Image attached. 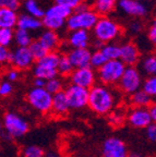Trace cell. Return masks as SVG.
I'll use <instances>...</instances> for the list:
<instances>
[{
	"label": "cell",
	"instance_id": "1",
	"mask_svg": "<svg viewBox=\"0 0 156 157\" xmlns=\"http://www.w3.org/2000/svg\"><path fill=\"white\" fill-rule=\"evenodd\" d=\"M116 106L115 92L109 86L95 84L88 90V107L98 116H108Z\"/></svg>",
	"mask_w": 156,
	"mask_h": 157
},
{
	"label": "cell",
	"instance_id": "2",
	"mask_svg": "<svg viewBox=\"0 0 156 157\" xmlns=\"http://www.w3.org/2000/svg\"><path fill=\"white\" fill-rule=\"evenodd\" d=\"M122 29L118 22L108 17H99L93 27V35L96 40L109 44L121 35Z\"/></svg>",
	"mask_w": 156,
	"mask_h": 157
},
{
	"label": "cell",
	"instance_id": "3",
	"mask_svg": "<svg viewBox=\"0 0 156 157\" xmlns=\"http://www.w3.org/2000/svg\"><path fill=\"white\" fill-rule=\"evenodd\" d=\"M60 54L57 52H49L45 57L35 61L33 67V75L34 78H43L45 81H48L50 78L58 76L57 72V64L59 61Z\"/></svg>",
	"mask_w": 156,
	"mask_h": 157
},
{
	"label": "cell",
	"instance_id": "4",
	"mask_svg": "<svg viewBox=\"0 0 156 157\" xmlns=\"http://www.w3.org/2000/svg\"><path fill=\"white\" fill-rule=\"evenodd\" d=\"M98 15L93 9H88L85 11H72L71 15L66 20L67 29L72 31H91L98 20Z\"/></svg>",
	"mask_w": 156,
	"mask_h": 157
},
{
	"label": "cell",
	"instance_id": "5",
	"mask_svg": "<svg viewBox=\"0 0 156 157\" xmlns=\"http://www.w3.org/2000/svg\"><path fill=\"white\" fill-rule=\"evenodd\" d=\"M1 121H2L3 131L11 139H20L24 136L29 130V121L21 115L13 111L6 113Z\"/></svg>",
	"mask_w": 156,
	"mask_h": 157
},
{
	"label": "cell",
	"instance_id": "6",
	"mask_svg": "<svg viewBox=\"0 0 156 157\" xmlns=\"http://www.w3.org/2000/svg\"><path fill=\"white\" fill-rule=\"evenodd\" d=\"M124 69H126V66L119 59L118 60H108L104 66L98 69L96 75L102 85H116L119 82Z\"/></svg>",
	"mask_w": 156,
	"mask_h": 157
},
{
	"label": "cell",
	"instance_id": "7",
	"mask_svg": "<svg viewBox=\"0 0 156 157\" xmlns=\"http://www.w3.org/2000/svg\"><path fill=\"white\" fill-rule=\"evenodd\" d=\"M53 95L44 87H32L26 94V101L35 111L47 115L51 111Z\"/></svg>",
	"mask_w": 156,
	"mask_h": 157
},
{
	"label": "cell",
	"instance_id": "8",
	"mask_svg": "<svg viewBox=\"0 0 156 157\" xmlns=\"http://www.w3.org/2000/svg\"><path fill=\"white\" fill-rule=\"evenodd\" d=\"M142 82V74L137 67H126L118 82V86L122 93L131 95L134 92L141 90Z\"/></svg>",
	"mask_w": 156,
	"mask_h": 157
},
{
	"label": "cell",
	"instance_id": "9",
	"mask_svg": "<svg viewBox=\"0 0 156 157\" xmlns=\"http://www.w3.org/2000/svg\"><path fill=\"white\" fill-rule=\"evenodd\" d=\"M66 94L69 107L73 110H81L88 107V90L80 86L69 84L64 90Z\"/></svg>",
	"mask_w": 156,
	"mask_h": 157
},
{
	"label": "cell",
	"instance_id": "10",
	"mask_svg": "<svg viewBox=\"0 0 156 157\" xmlns=\"http://www.w3.org/2000/svg\"><path fill=\"white\" fill-rule=\"evenodd\" d=\"M69 78H70V84L90 90L96 84L97 75L94 69H92L91 67H86V68L74 69Z\"/></svg>",
	"mask_w": 156,
	"mask_h": 157
},
{
	"label": "cell",
	"instance_id": "11",
	"mask_svg": "<svg viewBox=\"0 0 156 157\" xmlns=\"http://www.w3.org/2000/svg\"><path fill=\"white\" fill-rule=\"evenodd\" d=\"M34 59L27 47H17L13 52H10L9 62L17 70H29L34 64Z\"/></svg>",
	"mask_w": 156,
	"mask_h": 157
},
{
	"label": "cell",
	"instance_id": "12",
	"mask_svg": "<svg viewBox=\"0 0 156 157\" xmlns=\"http://www.w3.org/2000/svg\"><path fill=\"white\" fill-rule=\"evenodd\" d=\"M128 153L126 143L118 136H109L103 143V157H127Z\"/></svg>",
	"mask_w": 156,
	"mask_h": 157
},
{
	"label": "cell",
	"instance_id": "13",
	"mask_svg": "<svg viewBox=\"0 0 156 157\" xmlns=\"http://www.w3.org/2000/svg\"><path fill=\"white\" fill-rule=\"evenodd\" d=\"M141 59L139 47L133 42H127L120 46L119 60L126 67H135Z\"/></svg>",
	"mask_w": 156,
	"mask_h": 157
},
{
	"label": "cell",
	"instance_id": "14",
	"mask_svg": "<svg viewBox=\"0 0 156 157\" xmlns=\"http://www.w3.org/2000/svg\"><path fill=\"white\" fill-rule=\"evenodd\" d=\"M128 122L135 129H145L152 122L147 108H132L128 113Z\"/></svg>",
	"mask_w": 156,
	"mask_h": 157
},
{
	"label": "cell",
	"instance_id": "15",
	"mask_svg": "<svg viewBox=\"0 0 156 157\" xmlns=\"http://www.w3.org/2000/svg\"><path fill=\"white\" fill-rule=\"evenodd\" d=\"M117 5L122 12L130 17H143L149 12V9L145 3L137 0H118Z\"/></svg>",
	"mask_w": 156,
	"mask_h": 157
},
{
	"label": "cell",
	"instance_id": "16",
	"mask_svg": "<svg viewBox=\"0 0 156 157\" xmlns=\"http://www.w3.org/2000/svg\"><path fill=\"white\" fill-rule=\"evenodd\" d=\"M91 54L92 52L88 48L70 49L67 54V57L74 69H80L90 67Z\"/></svg>",
	"mask_w": 156,
	"mask_h": 157
},
{
	"label": "cell",
	"instance_id": "17",
	"mask_svg": "<svg viewBox=\"0 0 156 157\" xmlns=\"http://www.w3.org/2000/svg\"><path fill=\"white\" fill-rule=\"evenodd\" d=\"M90 33L88 31H72L68 36V45L71 49H80V48H88L90 44Z\"/></svg>",
	"mask_w": 156,
	"mask_h": 157
},
{
	"label": "cell",
	"instance_id": "18",
	"mask_svg": "<svg viewBox=\"0 0 156 157\" xmlns=\"http://www.w3.org/2000/svg\"><path fill=\"white\" fill-rule=\"evenodd\" d=\"M70 111L68 101H67L66 94L64 91L53 95V101H51V113L59 117H64Z\"/></svg>",
	"mask_w": 156,
	"mask_h": 157
},
{
	"label": "cell",
	"instance_id": "19",
	"mask_svg": "<svg viewBox=\"0 0 156 157\" xmlns=\"http://www.w3.org/2000/svg\"><path fill=\"white\" fill-rule=\"evenodd\" d=\"M37 40L41 43V46L44 47L47 52H56V49L60 45V37H59L58 33L48 31V29L41 33Z\"/></svg>",
	"mask_w": 156,
	"mask_h": 157
},
{
	"label": "cell",
	"instance_id": "20",
	"mask_svg": "<svg viewBox=\"0 0 156 157\" xmlns=\"http://www.w3.org/2000/svg\"><path fill=\"white\" fill-rule=\"evenodd\" d=\"M41 26H43V24H41V20L31 17L26 13L19 15V17H18L17 27L20 29H24V31L29 32V31H37Z\"/></svg>",
	"mask_w": 156,
	"mask_h": 157
},
{
	"label": "cell",
	"instance_id": "21",
	"mask_svg": "<svg viewBox=\"0 0 156 157\" xmlns=\"http://www.w3.org/2000/svg\"><path fill=\"white\" fill-rule=\"evenodd\" d=\"M19 14L17 11L10 9H0V29H13L17 26Z\"/></svg>",
	"mask_w": 156,
	"mask_h": 157
},
{
	"label": "cell",
	"instance_id": "22",
	"mask_svg": "<svg viewBox=\"0 0 156 157\" xmlns=\"http://www.w3.org/2000/svg\"><path fill=\"white\" fill-rule=\"evenodd\" d=\"M130 104L134 108H149L154 104L153 97L149 96L146 93H144L142 90L134 92L130 95Z\"/></svg>",
	"mask_w": 156,
	"mask_h": 157
},
{
	"label": "cell",
	"instance_id": "23",
	"mask_svg": "<svg viewBox=\"0 0 156 157\" xmlns=\"http://www.w3.org/2000/svg\"><path fill=\"white\" fill-rule=\"evenodd\" d=\"M118 0H94L93 10L98 17H107L115 10Z\"/></svg>",
	"mask_w": 156,
	"mask_h": 157
},
{
	"label": "cell",
	"instance_id": "24",
	"mask_svg": "<svg viewBox=\"0 0 156 157\" xmlns=\"http://www.w3.org/2000/svg\"><path fill=\"white\" fill-rule=\"evenodd\" d=\"M140 69L146 76H155L156 73V57L154 55H146L140 59ZM140 71V72H141Z\"/></svg>",
	"mask_w": 156,
	"mask_h": 157
},
{
	"label": "cell",
	"instance_id": "25",
	"mask_svg": "<svg viewBox=\"0 0 156 157\" xmlns=\"http://www.w3.org/2000/svg\"><path fill=\"white\" fill-rule=\"evenodd\" d=\"M41 21L43 26L46 27V29H48V31H53V32H58L61 29H64V26H66V20L59 19V17H49V15L44 14Z\"/></svg>",
	"mask_w": 156,
	"mask_h": 157
},
{
	"label": "cell",
	"instance_id": "26",
	"mask_svg": "<svg viewBox=\"0 0 156 157\" xmlns=\"http://www.w3.org/2000/svg\"><path fill=\"white\" fill-rule=\"evenodd\" d=\"M72 13V10L69 9L67 7L60 5H56L54 3L53 6L48 8V9L45 11L44 14L45 15H49V17H59V19H64L67 20Z\"/></svg>",
	"mask_w": 156,
	"mask_h": 157
},
{
	"label": "cell",
	"instance_id": "27",
	"mask_svg": "<svg viewBox=\"0 0 156 157\" xmlns=\"http://www.w3.org/2000/svg\"><path fill=\"white\" fill-rule=\"evenodd\" d=\"M24 9L26 11V14L31 15V17H34L39 20H41V17H44L45 10L41 8V6L36 0H25Z\"/></svg>",
	"mask_w": 156,
	"mask_h": 157
},
{
	"label": "cell",
	"instance_id": "28",
	"mask_svg": "<svg viewBox=\"0 0 156 157\" xmlns=\"http://www.w3.org/2000/svg\"><path fill=\"white\" fill-rule=\"evenodd\" d=\"M73 70H74V68L72 67L71 62L69 61L67 55H60L58 64H57V72H58V75H61L62 78H69Z\"/></svg>",
	"mask_w": 156,
	"mask_h": 157
},
{
	"label": "cell",
	"instance_id": "29",
	"mask_svg": "<svg viewBox=\"0 0 156 157\" xmlns=\"http://www.w3.org/2000/svg\"><path fill=\"white\" fill-rule=\"evenodd\" d=\"M13 40L18 47H29V44L33 42L32 36L29 34V32L24 31V29H17L14 31V35H13Z\"/></svg>",
	"mask_w": 156,
	"mask_h": 157
},
{
	"label": "cell",
	"instance_id": "30",
	"mask_svg": "<svg viewBox=\"0 0 156 157\" xmlns=\"http://www.w3.org/2000/svg\"><path fill=\"white\" fill-rule=\"evenodd\" d=\"M64 83L62 81V78H60L59 76L54 78H50L48 81H46V84H45V90L48 92L51 95H55V94L59 93V92L64 91Z\"/></svg>",
	"mask_w": 156,
	"mask_h": 157
},
{
	"label": "cell",
	"instance_id": "31",
	"mask_svg": "<svg viewBox=\"0 0 156 157\" xmlns=\"http://www.w3.org/2000/svg\"><path fill=\"white\" fill-rule=\"evenodd\" d=\"M100 52L107 58V60H118L120 57V46L117 44H105Z\"/></svg>",
	"mask_w": 156,
	"mask_h": 157
},
{
	"label": "cell",
	"instance_id": "32",
	"mask_svg": "<svg viewBox=\"0 0 156 157\" xmlns=\"http://www.w3.org/2000/svg\"><path fill=\"white\" fill-rule=\"evenodd\" d=\"M27 48H29V52H31V55H32L34 61H37V60L41 59L43 57H45L49 52H47L44 47L41 46V44L38 42V40H33Z\"/></svg>",
	"mask_w": 156,
	"mask_h": 157
},
{
	"label": "cell",
	"instance_id": "33",
	"mask_svg": "<svg viewBox=\"0 0 156 157\" xmlns=\"http://www.w3.org/2000/svg\"><path fill=\"white\" fill-rule=\"evenodd\" d=\"M107 61V58L104 56V54L100 50H95L94 52L91 54L90 67L92 69H94V70H98L100 67L104 66Z\"/></svg>",
	"mask_w": 156,
	"mask_h": 157
},
{
	"label": "cell",
	"instance_id": "34",
	"mask_svg": "<svg viewBox=\"0 0 156 157\" xmlns=\"http://www.w3.org/2000/svg\"><path fill=\"white\" fill-rule=\"evenodd\" d=\"M21 154L23 157H44L45 151L39 145L31 144L23 147Z\"/></svg>",
	"mask_w": 156,
	"mask_h": 157
},
{
	"label": "cell",
	"instance_id": "35",
	"mask_svg": "<svg viewBox=\"0 0 156 157\" xmlns=\"http://www.w3.org/2000/svg\"><path fill=\"white\" fill-rule=\"evenodd\" d=\"M141 90L146 93L151 97H155L156 95V76H147L143 80L141 85Z\"/></svg>",
	"mask_w": 156,
	"mask_h": 157
},
{
	"label": "cell",
	"instance_id": "36",
	"mask_svg": "<svg viewBox=\"0 0 156 157\" xmlns=\"http://www.w3.org/2000/svg\"><path fill=\"white\" fill-rule=\"evenodd\" d=\"M14 31L11 29H0V46L8 47L13 43Z\"/></svg>",
	"mask_w": 156,
	"mask_h": 157
},
{
	"label": "cell",
	"instance_id": "37",
	"mask_svg": "<svg viewBox=\"0 0 156 157\" xmlns=\"http://www.w3.org/2000/svg\"><path fill=\"white\" fill-rule=\"evenodd\" d=\"M108 121L112 127H119L124 122V116L119 111H111L108 115Z\"/></svg>",
	"mask_w": 156,
	"mask_h": 157
},
{
	"label": "cell",
	"instance_id": "38",
	"mask_svg": "<svg viewBox=\"0 0 156 157\" xmlns=\"http://www.w3.org/2000/svg\"><path fill=\"white\" fill-rule=\"evenodd\" d=\"M13 92V85L11 82L7 80L0 81V97H8L12 94Z\"/></svg>",
	"mask_w": 156,
	"mask_h": 157
},
{
	"label": "cell",
	"instance_id": "39",
	"mask_svg": "<svg viewBox=\"0 0 156 157\" xmlns=\"http://www.w3.org/2000/svg\"><path fill=\"white\" fill-rule=\"evenodd\" d=\"M56 5H60L64 6V7H67L69 9H71L73 11L76 7L81 5V3L85 2V0H54Z\"/></svg>",
	"mask_w": 156,
	"mask_h": 157
},
{
	"label": "cell",
	"instance_id": "40",
	"mask_svg": "<svg viewBox=\"0 0 156 157\" xmlns=\"http://www.w3.org/2000/svg\"><path fill=\"white\" fill-rule=\"evenodd\" d=\"M21 5V0H0V9H10L13 11H17Z\"/></svg>",
	"mask_w": 156,
	"mask_h": 157
},
{
	"label": "cell",
	"instance_id": "41",
	"mask_svg": "<svg viewBox=\"0 0 156 157\" xmlns=\"http://www.w3.org/2000/svg\"><path fill=\"white\" fill-rule=\"evenodd\" d=\"M145 133H146L147 140L152 143L156 142V124L155 123H151L145 128Z\"/></svg>",
	"mask_w": 156,
	"mask_h": 157
},
{
	"label": "cell",
	"instance_id": "42",
	"mask_svg": "<svg viewBox=\"0 0 156 157\" xmlns=\"http://www.w3.org/2000/svg\"><path fill=\"white\" fill-rule=\"evenodd\" d=\"M143 29V23L140 22L139 20H134L129 24V31L131 34H139Z\"/></svg>",
	"mask_w": 156,
	"mask_h": 157
},
{
	"label": "cell",
	"instance_id": "43",
	"mask_svg": "<svg viewBox=\"0 0 156 157\" xmlns=\"http://www.w3.org/2000/svg\"><path fill=\"white\" fill-rule=\"evenodd\" d=\"M6 78H7V81L11 82V83L17 82L20 78V71L14 68L10 69L9 71L7 72V76H6Z\"/></svg>",
	"mask_w": 156,
	"mask_h": 157
},
{
	"label": "cell",
	"instance_id": "44",
	"mask_svg": "<svg viewBox=\"0 0 156 157\" xmlns=\"http://www.w3.org/2000/svg\"><path fill=\"white\" fill-rule=\"evenodd\" d=\"M9 56H10L9 49L6 48V47L0 46V66L9 62Z\"/></svg>",
	"mask_w": 156,
	"mask_h": 157
},
{
	"label": "cell",
	"instance_id": "45",
	"mask_svg": "<svg viewBox=\"0 0 156 157\" xmlns=\"http://www.w3.org/2000/svg\"><path fill=\"white\" fill-rule=\"evenodd\" d=\"M147 39L150 42L155 44L156 43V24L153 23V24L150 26L149 31H147Z\"/></svg>",
	"mask_w": 156,
	"mask_h": 157
},
{
	"label": "cell",
	"instance_id": "46",
	"mask_svg": "<svg viewBox=\"0 0 156 157\" xmlns=\"http://www.w3.org/2000/svg\"><path fill=\"white\" fill-rule=\"evenodd\" d=\"M46 81L43 78H33V87H45Z\"/></svg>",
	"mask_w": 156,
	"mask_h": 157
},
{
	"label": "cell",
	"instance_id": "47",
	"mask_svg": "<svg viewBox=\"0 0 156 157\" xmlns=\"http://www.w3.org/2000/svg\"><path fill=\"white\" fill-rule=\"evenodd\" d=\"M147 110H149L150 117H151V119H152V122L155 123V121H156V106L153 104V105L150 106V107L147 108Z\"/></svg>",
	"mask_w": 156,
	"mask_h": 157
},
{
	"label": "cell",
	"instance_id": "48",
	"mask_svg": "<svg viewBox=\"0 0 156 157\" xmlns=\"http://www.w3.org/2000/svg\"><path fill=\"white\" fill-rule=\"evenodd\" d=\"M104 43H102V42H99V40H96L95 39V42L93 43V47L95 48V50H100V49L103 48V46H104Z\"/></svg>",
	"mask_w": 156,
	"mask_h": 157
},
{
	"label": "cell",
	"instance_id": "49",
	"mask_svg": "<svg viewBox=\"0 0 156 157\" xmlns=\"http://www.w3.org/2000/svg\"><path fill=\"white\" fill-rule=\"evenodd\" d=\"M44 157H59V156H58V154H57L56 152H53V151H50V152L45 153Z\"/></svg>",
	"mask_w": 156,
	"mask_h": 157
},
{
	"label": "cell",
	"instance_id": "50",
	"mask_svg": "<svg viewBox=\"0 0 156 157\" xmlns=\"http://www.w3.org/2000/svg\"><path fill=\"white\" fill-rule=\"evenodd\" d=\"M127 157H142V155L138 152H130V153H128Z\"/></svg>",
	"mask_w": 156,
	"mask_h": 157
},
{
	"label": "cell",
	"instance_id": "51",
	"mask_svg": "<svg viewBox=\"0 0 156 157\" xmlns=\"http://www.w3.org/2000/svg\"><path fill=\"white\" fill-rule=\"evenodd\" d=\"M5 132V131H3V125H2V121L0 120V136H1V135H2V133Z\"/></svg>",
	"mask_w": 156,
	"mask_h": 157
},
{
	"label": "cell",
	"instance_id": "52",
	"mask_svg": "<svg viewBox=\"0 0 156 157\" xmlns=\"http://www.w3.org/2000/svg\"><path fill=\"white\" fill-rule=\"evenodd\" d=\"M137 1H140V2H145V1H152V0H137Z\"/></svg>",
	"mask_w": 156,
	"mask_h": 157
}]
</instances>
